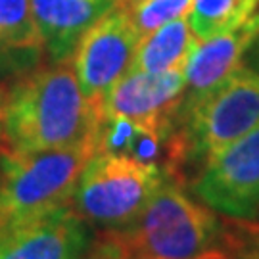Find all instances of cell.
I'll list each match as a JSON object with an SVG mask.
<instances>
[{
  "instance_id": "4",
  "label": "cell",
  "mask_w": 259,
  "mask_h": 259,
  "mask_svg": "<svg viewBox=\"0 0 259 259\" xmlns=\"http://www.w3.org/2000/svg\"><path fill=\"white\" fill-rule=\"evenodd\" d=\"M94 154L96 139L31 154L0 150V229L71 204L75 185Z\"/></svg>"
},
{
  "instance_id": "8",
  "label": "cell",
  "mask_w": 259,
  "mask_h": 259,
  "mask_svg": "<svg viewBox=\"0 0 259 259\" xmlns=\"http://www.w3.org/2000/svg\"><path fill=\"white\" fill-rule=\"evenodd\" d=\"M93 227L71 204L0 229V259H84Z\"/></svg>"
},
{
  "instance_id": "5",
  "label": "cell",
  "mask_w": 259,
  "mask_h": 259,
  "mask_svg": "<svg viewBox=\"0 0 259 259\" xmlns=\"http://www.w3.org/2000/svg\"><path fill=\"white\" fill-rule=\"evenodd\" d=\"M169 177L159 163L96 152L75 185L71 207L98 231L123 227L144 209Z\"/></svg>"
},
{
  "instance_id": "6",
  "label": "cell",
  "mask_w": 259,
  "mask_h": 259,
  "mask_svg": "<svg viewBox=\"0 0 259 259\" xmlns=\"http://www.w3.org/2000/svg\"><path fill=\"white\" fill-rule=\"evenodd\" d=\"M188 190L227 219L259 221V125L217 152Z\"/></svg>"
},
{
  "instance_id": "2",
  "label": "cell",
  "mask_w": 259,
  "mask_h": 259,
  "mask_svg": "<svg viewBox=\"0 0 259 259\" xmlns=\"http://www.w3.org/2000/svg\"><path fill=\"white\" fill-rule=\"evenodd\" d=\"M98 121L73 64L50 62L25 71L8 89L2 150L31 154L75 146L96 139Z\"/></svg>"
},
{
  "instance_id": "14",
  "label": "cell",
  "mask_w": 259,
  "mask_h": 259,
  "mask_svg": "<svg viewBox=\"0 0 259 259\" xmlns=\"http://www.w3.org/2000/svg\"><path fill=\"white\" fill-rule=\"evenodd\" d=\"M259 0H192L188 25L196 42H202L240 25L255 12Z\"/></svg>"
},
{
  "instance_id": "16",
  "label": "cell",
  "mask_w": 259,
  "mask_h": 259,
  "mask_svg": "<svg viewBox=\"0 0 259 259\" xmlns=\"http://www.w3.org/2000/svg\"><path fill=\"white\" fill-rule=\"evenodd\" d=\"M192 0H142L129 10L133 25L140 37L188 14Z\"/></svg>"
},
{
  "instance_id": "13",
  "label": "cell",
  "mask_w": 259,
  "mask_h": 259,
  "mask_svg": "<svg viewBox=\"0 0 259 259\" xmlns=\"http://www.w3.org/2000/svg\"><path fill=\"white\" fill-rule=\"evenodd\" d=\"M196 45L198 42L188 25V18L183 16L173 19L140 37L129 71L163 73L171 69H185Z\"/></svg>"
},
{
  "instance_id": "15",
  "label": "cell",
  "mask_w": 259,
  "mask_h": 259,
  "mask_svg": "<svg viewBox=\"0 0 259 259\" xmlns=\"http://www.w3.org/2000/svg\"><path fill=\"white\" fill-rule=\"evenodd\" d=\"M204 259H259V221L227 219L217 248Z\"/></svg>"
},
{
  "instance_id": "12",
  "label": "cell",
  "mask_w": 259,
  "mask_h": 259,
  "mask_svg": "<svg viewBox=\"0 0 259 259\" xmlns=\"http://www.w3.org/2000/svg\"><path fill=\"white\" fill-rule=\"evenodd\" d=\"M42 54L29 0H0V71H21ZM33 69V67H31Z\"/></svg>"
},
{
  "instance_id": "19",
  "label": "cell",
  "mask_w": 259,
  "mask_h": 259,
  "mask_svg": "<svg viewBox=\"0 0 259 259\" xmlns=\"http://www.w3.org/2000/svg\"><path fill=\"white\" fill-rule=\"evenodd\" d=\"M255 64H257V69H259V38L255 40Z\"/></svg>"
},
{
  "instance_id": "11",
  "label": "cell",
  "mask_w": 259,
  "mask_h": 259,
  "mask_svg": "<svg viewBox=\"0 0 259 259\" xmlns=\"http://www.w3.org/2000/svg\"><path fill=\"white\" fill-rule=\"evenodd\" d=\"M42 52L52 64L71 62L79 40L117 0H29Z\"/></svg>"
},
{
  "instance_id": "7",
  "label": "cell",
  "mask_w": 259,
  "mask_h": 259,
  "mask_svg": "<svg viewBox=\"0 0 259 259\" xmlns=\"http://www.w3.org/2000/svg\"><path fill=\"white\" fill-rule=\"evenodd\" d=\"M139 40L129 10L117 4L94 21L75 48L71 62L77 81L98 117L111 87L131 69Z\"/></svg>"
},
{
  "instance_id": "20",
  "label": "cell",
  "mask_w": 259,
  "mask_h": 259,
  "mask_svg": "<svg viewBox=\"0 0 259 259\" xmlns=\"http://www.w3.org/2000/svg\"><path fill=\"white\" fill-rule=\"evenodd\" d=\"M84 259H98V257H91V255H84Z\"/></svg>"
},
{
  "instance_id": "9",
  "label": "cell",
  "mask_w": 259,
  "mask_h": 259,
  "mask_svg": "<svg viewBox=\"0 0 259 259\" xmlns=\"http://www.w3.org/2000/svg\"><path fill=\"white\" fill-rule=\"evenodd\" d=\"M185 87V69L163 73L127 71L108 93L100 117L121 115L154 129L173 133Z\"/></svg>"
},
{
  "instance_id": "1",
  "label": "cell",
  "mask_w": 259,
  "mask_h": 259,
  "mask_svg": "<svg viewBox=\"0 0 259 259\" xmlns=\"http://www.w3.org/2000/svg\"><path fill=\"white\" fill-rule=\"evenodd\" d=\"M225 221L169 177L144 209L123 227L94 234L87 255L98 259H204L221 240Z\"/></svg>"
},
{
  "instance_id": "3",
  "label": "cell",
  "mask_w": 259,
  "mask_h": 259,
  "mask_svg": "<svg viewBox=\"0 0 259 259\" xmlns=\"http://www.w3.org/2000/svg\"><path fill=\"white\" fill-rule=\"evenodd\" d=\"M259 125V69L242 64L221 84L175 121L169 139L167 171L185 183L217 152Z\"/></svg>"
},
{
  "instance_id": "17",
  "label": "cell",
  "mask_w": 259,
  "mask_h": 259,
  "mask_svg": "<svg viewBox=\"0 0 259 259\" xmlns=\"http://www.w3.org/2000/svg\"><path fill=\"white\" fill-rule=\"evenodd\" d=\"M6 93H8V89L0 84V150L4 148V108H6Z\"/></svg>"
},
{
  "instance_id": "18",
  "label": "cell",
  "mask_w": 259,
  "mask_h": 259,
  "mask_svg": "<svg viewBox=\"0 0 259 259\" xmlns=\"http://www.w3.org/2000/svg\"><path fill=\"white\" fill-rule=\"evenodd\" d=\"M139 2H142V0H117V4H119V6H125V8H133V6L139 4Z\"/></svg>"
},
{
  "instance_id": "10",
  "label": "cell",
  "mask_w": 259,
  "mask_h": 259,
  "mask_svg": "<svg viewBox=\"0 0 259 259\" xmlns=\"http://www.w3.org/2000/svg\"><path fill=\"white\" fill-rule=\"evenodd\" d=\"M259 38V12H253L240 25L198 42L185 65V94L177 119L190 111L204 96L221 84L242 65L246 52ZM175 119V121H177Z\"/></svg>"
}]
</instances>
